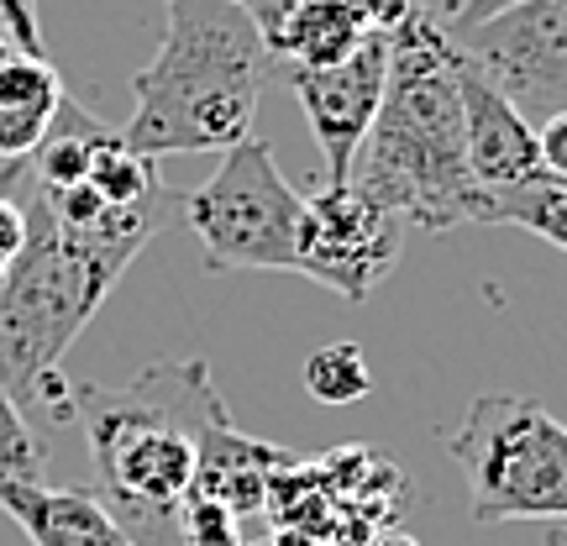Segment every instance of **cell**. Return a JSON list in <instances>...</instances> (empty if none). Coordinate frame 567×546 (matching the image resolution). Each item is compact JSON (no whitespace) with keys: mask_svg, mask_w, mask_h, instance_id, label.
<instances>
[{"mask_svg":"<svg viewBox=\"0 0 567 546\" xmlns=\"http://www.w3.org/2000/svg\"><path fill=\"white\" fill-rule=\"evenodd\" d=\"M279 63L237 0H163V42L132 80L122 137L142 158L226 153L252 137L264 84Z\"/></svg>","mask_w":567,"mask_h":546,"instance_id":"4","label":"cell"},{"mask_svg":"<svg viewBox=\"0 0 567 546\" xmlns=\"http://www.w3.org/2000/svg\"><path fill=\"white\" fill-rule=\"evenodd\" d=\"M21 247H27V210H21V205L0 189V274L17 264Z\"/></svg>","mask_w":567,"mask_h":546,"instance_id":"20","label":"cell"},{"mask_svg":"<svg viewBox=\"0 0 567 546\" xmlns=\"http://www.w3.org/2000/svg\"><path fill=\"white\" fill-rule=\"evenodd\" d=\"M542 546H567V521H551L547 536H542Z\"/></svg>","mask_w":567,"mask_h":546,"instance_id":"24","label":"cell"},{"mask_svg":"<svg viewBox=\"0 0 567 546\" xmlns=\"http://www.w3.org/2000/svg\"><path fill=\"white\" fill-rule=\"evenodd\" d=\"M478 526L567 521V425L526 394H478L446 436Z\"/></svg>","mask_w":567,"mask_h":546,"instance_id":"5","label":"cell"},{"mask_svg":"<svg viewBox=\"0 0 567 546\" xmlns=\"http://www.w3.org/2000/svg\"><path fill=\"white\" fill-rule=\"evenodd\" d=\"M384 74H389V32H373L342 63L284 69V80H289L305 122H310V137H316V147H321V158H326V184H347V168H352L368 126L379 116Z\"/></svg>","mask_w":567,"mask_h":546,"instance_id":"9","label":"cell"},{"mask_svg":"<svg viewBox=\"0 0 567 546\" xmlns=\"http://www.w3.org/2000/svg\"><path fill=\"white\" fill-rule=\"evenodd\" d=\"M452 69H457L463 147H467V174H473V184H478V189H515V184L547 179V174H542V158H536V126L457 53V42H452Z\"/></svg>","mask_w":567,"mask_h":546,"instance_id":"10","label":"cell"},{"mask_svg":"<svg viewBox=\"0 0 567 546\" xmlns=\"http://www.w3.org/2000/svg\"><path fill=\"white\" fill-rule=\"evenodd\" d=\"M473 222L520 226L530 237L551 243L557 253H567V184L536 179V184H515V189H478Z\"/></svg>","mask_w":567,"mask_h":546,"instance_id":"14","label":"cell"},{"mask_svg":"<svg viewBox=\"0 0 567 546\" xmlns=\"http://www.w3.org/2000/svg\"><path fill=\"white\" fill-rule=\"evenodd\" d=\"M368 38H373V27L358 11V0H300L284 17L268 53L279 69H326V63L352 59Z\"/></svg>","mask_w":567,"mask_h":546,"instance_id":"13","label":"cell"},{"mask_svg":"<svg viewBox=\"0 0 567 546\" xmlns=\"http://www.w3.org/2000/svg\"><path fill=\"white\" fill-rule=\"evenodd\" d=\"M347 184L421 231H452L473 222L478 184L467 174L452 38L442 17L421 6L389 32L379 116L347 168Z\"/></svg>","mask_w":567,"mask_h":546,"instance_id":"2","label":"cell"},{"mask_svg":"<svg viewBox=\"0 0 567 546\" xmlns=\"http://www.w3.org/2000/svg\"><path fill=\"white\" fill-rule=\"evenodd\" d=\"M358 11L368 17V27H373V32H394V27L415 11V0H358Z\"/></svg>","mask_w":567,"mask_h":546,"instance_id":"22","label":"cell"},{"mask_svg":"<svg viewBox=\"0 0 567 546\" xmlns=\"http://www.w3.org/2000/svg\"><path fill=\"white\" fill-rule=\"evenodd\" d=\"M6 48H11V38H6V27H0V53H6Z\"/></svg>","mask_w":567,"mask_h":546,"instance_id":"26","label":"cell"},{"mask_svg":"<svg viewBox=\"0 0 567 546\" xmlns=\"http://www.w3.org/2000/svg\"><path fill=\"white\" fill-rule=\"evenodd\" d=\"M368 546H415L410 536H379V542H368Z\"/></svg>","mask_w":567,"mask_h":546,"instance_id":"25","label":"cell"},{"mask_svg":"<svg viewBox=\"0 0 567 546\" xmlns=\"http://www.w3.org/2000/svg\"><path fill=\"white\" fill-rule=\"evenodd\" d=\"M0 189L27 210V247L0 284V384L27 425L59 431L74 425V384H63L59 373L63 352L105 305L137 247L59 226L11 163L0 168Z\"/></svg>","mask_w":567,"mask_h":546,"instance_id":"3","label":"cell"},{"mask_svg":"<svg viewBox=\"0 0 567 546\" xmlns=\"http://www.w3.org/2000/svg\"><path fill=\"white\" fill-rule=\"evenodd\" d=\"M536 158H542V174L551 184H567V111L536 126Z\"/></svg>","mask_w":567,"mask_h":546,"instance_id":"18","label":"cell"},{"mask_svg":"<svg viewBox=\"0 0 567 546\" xmlns=\"http://www.w3.org/2000/svg\"><path fill=\"white\" fill-rule=\"evenodd\" d=\"M69 101L63 95V80L53 59L42 53H27V48H6L0 53V163L27 158L48 126L59 122V105Z\"/></svg>","mask_w":567,"mask_h":546,"instance_id":"12","label":"cell"},{"mask_svg":"<svg viewBox=\"0 0 567 546\" xmlns=\"http://www.w3.org/2000/svg\"><path fill=\"white\" fill-rule=\"evenodd\" d=\"M505 6H515V0H457V6L442 17V27H446V32H463V27L494 17V11H505Z\"/></svg>","mask_w":567,"mask_h":546,"instance_id":"23","label":"cell"},{"mask_svg":"<svg viewBox=\"0 0 567 546\" xmlns=\"http://www.w3.org/2000/svg\"><path fill=\"white\" fill-rule=\"evenodd\" d=\"M179 536L184 546H247L243 542V515L210 494H189L179 509Z\"/></svg>","mask_w":567,"mask_h":546,"instance_id":"17","label":"cell"},{"mask_svg":"<svg viewBox=\"0 0 567 546\" xmlns=\"http://www.w3.org/2000/svg\"><path fill=\"white\" fill-rule=\"evenodd\" d=\"M0 478L42 484V442L17 410V400L6 394V384H0Z\"/></svg>","mask_w":567,"mask_h":546,"instance_id":"16","label":"cell"},{"mask_svg":"<svg viewBox=\"0 0 567 546\" xmlns=\"http://www.w3.org/2000/svg\"><path fill=\"white\" fill-rule=\"evenodd\" d=\"M0 509L17 521L32 546H132L116 515L95 499V488H48V484H17L0 478Z\"/></svg>","mask_w":567,"mask_h":546,"instance_id":"11","label":"cell"},{"mask_svg":"<svg viewBox=\"0 0 567 546\" xmlns=\"http://www.w3.org/2000/svg\"><path fill=\"white\" fill-rule=\"evenodd\" d=\"M446 38L530 126L567 111V0H515Z\"/></svg>","mask_w":567,"mask_h":546,"instance_id":"7","label":"cell"},{"mask_svg":"<svg viewBox=\"0 0 567 546\" xmlns=\"http://www.w3.org/2000/svg\"><path fill=\"white\" fill-rule=\"evenodd\" d=\"M231 421L200 358L153 363L126 389L74 384V425H84L95 499L132 546H184L179 509L200 473V442Z\"/></svg>","mask_w":567,"mask_h":546,"instance_id":"1","label":"cell"},{"mask_svg":"<svg viewBox=\"0 0 567 546\" xmlns=\"http://www.w3.org/2000/svg\"><path fill=\"white\" fill-rule=\"evenodd\" d=\"M0 27L6 38L27 48V53H42V21H38V0H0Z\"/></svg>","mask_w":567,"mask_h":546,"instance_id":"19","label":"cell"},{"mask_svg":"<svg viewBox=\"0 0 567 546\" xmlns=\"http://www.w3.org/2000/svg\"><path fill=\"white\" fill-rule=\"evenodd\" d=\"M400 253H405V222L363 200L352 184H321L316 195H305L295 274L363 305L400 268Z\"/></svg>","mask_w":567,"mask_h":546,"instance_id":"8","label":"cell"},{"mask_svg":"<svg viewBox=\"0 0 567 546\" xmlns=\"http://www.w3.org/2000/svg\"><path fill=\"white\" fill-rule=\"evenodd\" d=\"M243 6V17L258 27V38H264V48H274V38H279V27L284 17L300 6V0H237Z\"/></svg>","mask_w":567,"mask_h":546,"instance_id":"21","label":"cell"},{"mask_svg":"<svg viewBox=\"0 0 567 546\" xmlns=\"http://www.w3.org/2000/svg\"><path fill=\"white\" fill-rule=\"evenodd\" d=\"M300 379L310 389V400H321V405H358L373 389V368H368V352L358 342H326L305 358Z\"/></svg>","mask_w":567,"mask_h":546,"instance_id":"15","label":"cell"},{"mask_svg":"<svg viewBox=\"0 0 567 546\" xmlns=\"http://www.w3.org/2000/svg\"><path fill=\"white\" fill-rule=\"evenodd\" d=\"M305 195L284 179L264 137L221 153V168L179 200L184 226L200 243L210 274H295Z\"/></svg>","mask_w":567,"mask_h":546,"instance_id":"6","label":"cell"}]
</instances>
